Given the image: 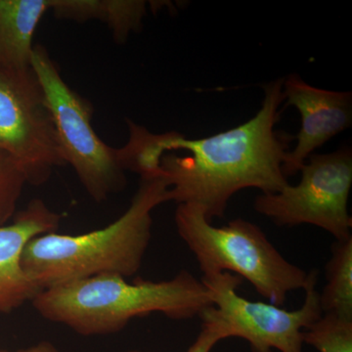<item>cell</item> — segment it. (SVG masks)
I'll return each mask as SVG.
<instances>
[{"label": "cell", "instance_id": "obj_10", "mask_svg": "<svg viewBox=\"0 0 352 352\" xmlns=\"http://www.w3.org/2000/svg\"><path fill=\"white\" fill-rule=\"evenodd\" d=\"M61 215L41 199H34L13 223L0 226V314L31 302L43 289L23 266V254L30 241L55 232Z\"/></svg>", "mask_w": 352, "mask_h": 352}, {"label": "cell", "instance_id": "obj_9", "mask_svg": "<svg viewBox=\"0 0 352 352\" xmlns=\"http://www.w3.org/2000/svg\"><path fill=\"white\" fill-rule=\"evenodd\" d=\"M285 106H293L300 113L302 126L298 143L287 153L283 173L287 178L300 170L310 155L352 124V94L315 87L298 74L284 78Z\"/></svg>", "mask_w": 352, "mask_h": 352}, {"label": "cell", "instance_id": "obj_16", "mask_svg": "<svg viewBox=\"0 0 352 352\" xmlns=\"http://www.w3.org/2000/svg\"><path fill=\"white\" fill-rule=\"evenodd\" d=\"M199 317L203 321L200 333L186 352H210L220 340L232 338L230 328L214 307L204 310Z\"/></svg>", "mask_w": 352, "mask_h": 352}, {"label": "cell", "instance_id": "obj_15", "mask_svg": "<svg viewBox=\"0 0 352 352\" xmlns=\"http://www.w3.org/2000/svg\"><path fill=\"white\" fill-rule=\"evenodd\" d=\"M27 177L17 162L0 150V226L15 212Z\"/></svg>", "mask_w": 352, "mask_h": 352}, {"label": "cell", "instance_id": "obj_4", "mask_svg": "<svg viewBox=\"0 0 352 352\" xmlns=\"http://www.w3.org/2000/svg\"><path fill=\"white\" fill-rule=\"evenodd\" d=\"M175 221L203 276L227 272L244 278L277 307L284 305L289 293L307 286L308 272L287 261L252 222L236 219L214 226L194 204L177 205Z\"/></svg>", "mask_w": 352, "mask_h": 352}, {"label": "cell", "instance_id": "obj_3", "mask_svg": "<svg viewBox=\"0 0 352 352\" xmlns=\"http://www.w3.org/2000/svg\"><path fill=\"white\" fill-rule=\"evenodd\" d=\"M168 201L170 184L163 173L141 177L119 219L78 235L55 231L38 236L25 247L23 266L41 289L101 274L133 276L151 242L153 212Z\"/></svg>", "mask_w": 352, "mask_h": 352}, {"label": "cell", "instance_id": "obj_5", "mask_svg": "<svg viewBox=\"0 0 352 352\" xmlns=\"http://www.w3.org/2000/svg\"><path fill=\"white\" fill-rule=\"evenodd\" d=\"M32 67L43 88L65 164H71L90 197L107 200L126 186L122 149L104 143L91 124L89 102L67 85L45 48L34 45Z\"/></svg>", "mask_w": 352, "mask_h": 352}, {"label": "cell", "instance_id": "obj_12", "mask_svg": "<svg viewBox=\"0 0 352 352\" xmlns=\"http://www.w3.org/2000/svg\"><path fill=\"white\" fill-rule=\"evenodd\" d=\"M146 6L145 1L138 0H54L52 11L60 19L105 22L122 43L141 27Z\"/></svg>", "mask_w": 352, "mask_h": 352}, {"label": "cell", "instance_id": "obj_11", "mask_svg": "<svg viewBox=\"0 0 352 352\" xmlns=\"http://www.w3.org/2000/svg\"><path fill=\"white\" fill-rule=\"evenodd\" d=\"M52 0H0V69L32 68L34 36Z\"/></svg>", "mask_w": 352, "mask_h": 352}, {"label": "cell", "instance_id": "obj_2", "mask_svg": "<svg viewBox=\"0 0 352 352\" xmlns=\"http://www.w3.org/2000/svg\"><path fill=\"white\" fill-rule=\"evenodd\" d=\"M126 279L101 274L58 285L38 294L32 307L45 320L85 337L120 332L152 314L188 320L214 307L207 287L187 270L164 281Z\"/></svg>", "mask_w": 352, "mask_h": 352}, {"label": "cell", "instance_id": "obj_6", "mask_svg": "<svg viewBox=\"0 0 352 352\" xmlns=\"http://www.w3.org/2000/svg\"><path fill=\"white\" fill-rule=\"evenodd\" d=\"M302 178L277 193L261 194L254 200L258 214L278 226L309 224L333 236L352 237L349 198L352 186V152L342 147L328 154H312L300 168Z\"/></svg>", "mask_w": 352, "mask_h": 352}, {"label": "cell", "instance_id": "obj_14", "mask_svg": "<svg viewBox=\"0 0 352 352\" xmlns=\"http://www.w3.org/2000/svg\"><path fill=\"white\" fill-rule=\"evenodd\" d=\"M302 340L319 352H352V320L323 314L303 331Z\"/></svg>", "mask_w": 352, "mask_h": 352}, {"label": "cell", "instance_id": "obj_13", "mask_svg": "<svg viewBox=\"0 0 352 352\" xmlns=\"http://www.w3.org/2000/svg\"><path fill=\"white\" fill-rule=\"evenodd\" d=\"M326 277L327 284L320 294L323 314L352 320V237L333 243Z\"/></svg>", "mask_w": 352, "mask_h": 352}, {"label": "cell", "instance_id": "obj_1", "mask_svg": "<svg viewBox=\"0 0 352 352\" xmlns=\"http://www.w3.org/2000/svg\"><path fill=\"white\" fill-rule=\"evenodd\" d=\"M284 78L263 85V100L251 120L200 139L164 133V151L185 150L190 156L164 154L161 170L170 184V200L198 206L208 222L226 214L237 192L256 188L277 193L289 184L283 164L294 136L275 131L281 115Z\"/></svg>", "mask_w": 352, "mask_h": 352}, {"label": "cell", "instance_id": "obj_7", "mask_svg": "<svg viewBox=\"0 0 352 352\" xmlns=\"http://www.w3.org/2000/svg\"><path fill=\"white\" fill-rule=\"evenodd\" d=\"M0 150L39 186L65 162L56 129L34 69H0Z\"/></svg>", "mask_w": 352, "mask_h": 352}, {"label": "cell", "instance_id": "obj_17", "mask_svg": "<svg viewBox=\"0 0 352 352\" xmlns=\"http://www.w3.org/2000/svg\"><path fill=\"white\" fill-rule=\"evenodd\" d=\"M0 352H59L56 346L48 340H43L38 344L27 347V349H19L17 351H0Z\"/></svg>", "mask_w": 352, "mask_h": 352}, {"label": "cell", "instance_id": "obj_18", "mask_svg": "<svg viewBox=\"0 0 352 352\" xmlns=\"http://www.w3.org/2000/svg\"><path fill=\"white\" fill-rule=\"evenodd\" d=\"M126 352H147V351H138V349H132V351H129ZM151 352H154V351H151Z\"/></svg>", "mask_w": 352, "mask_h": 352}, {"label": "cell", "instance_id": "obj_8", "mask_svg": "<svg viewBox=\"0 0 352 352\" xmlns=\"http://www.w3.org/2000/svg\"><path fill=\"white\" fill-rule=\"evenodd\" d=\"M201 280L210 291L217 314L230 328L232 338L247 340L252 352H302L303 331L323 315L320 293L316 289V270L308 272L302 307L292 311L238 295L243 279L237 275L223 272Z\"/></svg>", "mask_w": 352, "mask_h": 352}]
</instances>
